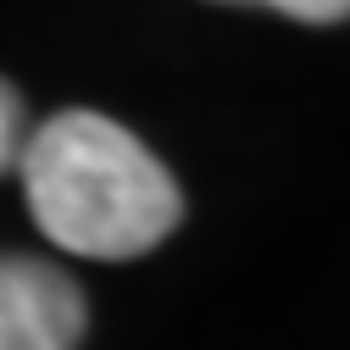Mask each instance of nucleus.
<instances>
[{
    "mask_svg": "<svg viewBox=\"0 0 350 350\" xmlns=\"http://www.w3.org/2000/svg\"><path fill=\"white\" fill-rule=\"evenodd\" d=\"M23 195L39 234L67 256L134 261L184 223L172 172L100 111H56L23 139Z\"/></svg>",
    "mask_w": 350,
    "mask_h": 350,
    "instance_id": "f257e3e1",
    "label": "nucleus"
},
{
    "mask_svg": "<svg viewBox=\"0 0 350 350\" xmlns=\"http://www.w3.org/2000/svg\"><path fill=\"white\" fill-rule=\"evenodd\" d=\"M83 339V289L33 256H0V350H72Z\"/></svg>",
    "mask_w": 350,
    "mask_h": 350,
    "instance_id": "f03ea898",
    "label": "nucleus"
},
{
    "mask_svg": "<svg viewBox=\"0 0 350 350\" xmlns=\"http://www.w3.org/2000/svg\"><path fill=\"white\" fill-rule=\"evenodd\" d=\"M23 139H28V128H23V95L12 90L6 78H0V172H12V167H17Z\"/></svg>",
    "mask_w": 350,
    "mask_h": 350,
    "instance_id": "7ed1b4c3",
    "label": "nucleus"
},
{
    "mask_svg": "<svg viewBox=\"0 0 350 350\" xmlns=\"http://www.w3.org/2000/svg\"><path fill=\"white\" fill-rule=\"evenodd\" d=\"M261 6H273L295 23H345L350 17V0H261Z\"/></svg>",
    "mask_w": 350,
    "mask_h": 350,
    "instance_id": "20e7f679",
    "label": "nucleus"
}]
</instances>
